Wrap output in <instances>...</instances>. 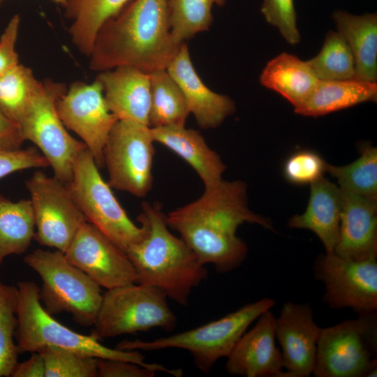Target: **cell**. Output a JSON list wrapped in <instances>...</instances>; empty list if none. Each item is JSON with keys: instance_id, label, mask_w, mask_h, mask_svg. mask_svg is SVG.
Listing matches in <instances>:
<instances>
[{"instance_id": "22", "label": "cell", "mask_w": 377, "mask_h": 377, "mask_svg": "<svg viewBox=\"0 0 377 377\" xmlns=\"http://www.w3.org/2000/svg\"><path fill=\"white\" fill-rule=\"evenodd\" d=\"M304 212L291 217L288 225L291 228L311 230L321 241L325 253H333L339 232L341 189L324 177L311 184Z\"/></svg>"}, {"instance_id": "21", "label": "cell", "mask_w": 377, "mask_h": 377, "mask_svg": "<svg viewBox=\"0 0 377 377\" xmlns=\"http://www.w3.org/2000/svg\"><path fill=\"white\" fill-rule=\"evenodd\" d=\"M150 133L154 142L175 152L195 170L205 189L214 187L223 180L226 166L198 131L185 126H168L150 128Z\"/></svg>"}, {"instance_id": "32", "label": "cell", "mask_w": 377, "mask_h": 377, "mask_svg": "<svg viewBox=\"0 0 377 377\" xmlns=\"http://www.w3.org/2000/svg\"><path fill=\"white\" fill-rule=\"evenodd\" d=\"M40 84L31 68L19 64L0 77V110L20 126Z\"/></svg>"}, {"instance_id": "3", "label": "cell", "mask_w": 377, "mask_h": 377, "mask_svg": "<svg viewBox=\"0 0 377 377\" xmlns=\"http://www.w3.org/2000/svg\"><path fill=\"white\" fill-rule=\"evenodd\" d=\"M138 221L145 229L143 237L125 251L138 283L156 287L168 297L186 305L192 290L207 276L205 265L180 237L172 235L159 203H142Z\"/></svg>"}, {"instance_id": "29", "label": "cell", "mask_w": 377, "mask_h": 377, "mask_svg": "<svg viewBox=\"0 0 377 377\" xmlns=\"http://www.w3.org/2000/svg\"><path fill=\"white\" fill-rule=\"evenodd\" d=\"M226 0H168L169 24L174 42L182 44L198 33L209 29L214 5Z\"/></svg>"}, {"instance_id": "27", "label": "cell", "mask_w": 377, "mask_h": 377, "mask_svg": "<svg viewBox=\"0 0 377 377\" xmlns=\"http://www.w3.org/2000/svg\"><path fill=\"white\" fill-rule=\"evenodd\" d=\"M35 220L29 199L13 202L0 193V265L12 254H23L34 239Z\"/></svg>"}, {"instance_id": "17", "label": "cell", "mask_w": 377, "mask_h": 377, "mask_svg": "<svg viewBox=\"0 0 377 377\" xmlns=\"http://www.w3.org/2000/svg\"><path fill=\"white\" fill-rule=\"evenodd\" d=\"M276 317L268 310L246 330L227 357L226 370L245 377H284L283 360L276 345Z\"/></svg>"}, {"instance_id": "15", "label": "cell", "mask_w": 377, "mask_h": 377, "mask_svg": "<svg viewBox=\"0 0 377 377\" xmlns=\"http://www.w3.org/2000/svg\"><path fill=\"white\" fill-rule=\"evenodd\" d=\"M64 254L70 263L107 290L138 283L136 271L126 253L88 221Z\"/></svg>"}, {"instance_id": "7", "label": "cell", "mask_w": 377, "mask_h": 377, "mask_svg": "<svg viewBox=\"0 0 377 377\" xmlns=\"http://www.w3.org/2000/svg\"><path fill=\"white\" fill-rule=\"evenodd\" d=\"M316 377L377 374V311L322 328L312 374Z\"/></svg>"}, {"instance_id": "18", "label": "cell", "mask_w": 377, "mask_h": 377, "mask_svg": "<svg viewBox=\"0 0 377 377\" xmlns=\"http://www.w3.org/2000/svg\"><path fill=\"white\" fill-rule=\"evenodd\" d=\"M166 70L181 89L192 114L202 128H214L236 110L234 101L206 86L195 69L186 43L182 44Z\"/></svg>"}, {"instance_id": "37", "label": "cell", "mask_w": 377, "mask_h": 377, "mask_svg": "<svg viewBox=\"0 0 377 377\" xmlns=\"http://www.w3.org/2000/svg\"><path fill=\"white\" fill-rule=\"evenodd\" d=\"M50 167L42 153L34 147L26 149H0V179L23 170Z\"/></svg>"}, {"instance_id": "33", "label": "cell", "mask_w": 377, "mask_h": 377, "mask_svg": "<svg viewBox=\"0 0 377 377\" xmlns=\"http://www.w3.org/2000/svg\"><path fill=\"white\" fill-rule=\"evenodd\" d=\"M17 287L0 282V377H9L20 353L14 341L18 325Z\"/></svg>"}, {"instance_id": "2", "label": "cell", "mask_w": 377, "mask_h": 377, "mask_svg": "<svg viewBox=\"0 0 377 377\" xmlns=\"http://www.w3.org/2000/svg\"><path fill=\"white\" fill-rule=\"evenodd\" d=\"M181 45L170 34L168 0H131L100 29L89 68L131 66L150 73L166 69Z\"/></svg>"}, {"instance_id": "42", "label": "cell", "mask_w": 377, "mask_h": 377, "mask_svg": "<svg viewBox=\"0 0 377 377\" xmlns=\"http://www.w3.org/2000/svg\"><path fill=\"white\" fill-rule=\"evenodd\" d=\"M4 0H0V6H1V3ZM50 1H52V2L58 5H60L62 7H64V6L65 5V0H50Z\"/></svg>"}, {"instance_id": "24", "label": "cell", "mask_w": 377, "mask_h": 377, "mask_svg": "<svg viewBox=\"0 0 377 377\" xmlns=\"http://www.w3.org/2000/svg\"><path fill=\"white\" fill-rule=\"evenodd\" d=\"M376 82L319 80L308 98L294 108L296 114L320 117L367 101H376Z\"/></svg>"}, {"instance_id": "41", "label": "cell", "mask_w": 377, "mask_h": 377, "mask_svg": "<svg viewBox=\"0 0 377 377\" xmlns=\"http://www.w3.org/2000/svg\"><path fill=\"white\" fill-rule=\"evenodd\" d=\"M11 376L13 377H44L45 364L41 355L38 352L26 361L16 364Z\"/></svg>"}, {"instance_id": "20", "label": "cell", "mask_w": 377, "mask_h": 377, "mask_svg": "<svg viewBox=\"0 0 377 377\" xmlns=\"http://www.w3.org/2000/svg\"><path fill=\"white\" fill-rule=\"evenodd\" d=\"M96 79L103 87L108 110L118 120L148 125L151 103L149 73L131 66L101 71Z\"/></svg>"}, {"instance_id": "23", "label": "cell", "mask_w": 377, "mask_h": 377, "mask_svg": "<svg viewBox=\"0 0 377 377\" xmlns=\"http://www.w3.org/2000/svg\"><path fill=\"white\" fill-rule=\"evenodd\" d=\"M337 32L343 37L354 57L355 79L377 80V14L354 15L341 10L332 14Z\"/></svg>"}, {"instance_id": "35", "label": "cell", "mask_w": 377, "mask_h": 377, "mask_svg": "<svg viewBox=\"0 0 377 377\" xmlns=\"http://www.w3.org/2000/svg\"><path fill=\"white\" fill-rule=\"evenodd\" d=\"M327 163L317 152L300 149L284 162L283 174L290 183L296 185L311 184L323 177Z\"/></svg>"}, {"instance_id": "31", "label": "cell", "mask_w": 377, "mask_h": 377, "mask_svg": "<svg viewBox=\"0 0 377 377\" xmlns=\"http://www.w3.org/2000/svg\"><path fill=\"white\" fill-rule=\"evenodd\" d=\"M306 62L319 80L355 79L353 55L337 31H327L320 52Z\"/></svg>"}, {"instance_id": "12", "label": "cell", "mask_w": 377, "mask_h": 377, "mask_svg": "<svg viewBox=\"0 0 377 377\" xmlns=\"http://www.w3.org/2000/svg\"><path fill=\"white\" fill-rule=\"evenodd\" d=\"M30 194L40 245L65 253L87 220L66 184L54 176L37 170L25 182Z\"/></svg>"}, {"instance_id": "36", "label": "cell", "mask_w": 377, "mask_h": 377, "mask_svg": "<svg viewBox=\"0 0 377 377\" xmlns=\"http://www.w3.org/2000/svg\"><path fill=\"white\" fill-rule=\"evenodd\" d=\"M260 11L267 22L275 27L288 43H300L294 0H263Z\"/></svg>"}, {"instance_id": "13", "label": "cell", "mask_w": 377, "mask_h": 377, "mask_svg": "<svg viewBox=\"0 0 377 377\" xmlns=\"http://www.w3.org/2000/svg\"><path fill=\"white\" fill-rule=\"evenodd\" d=\"M313 273L325 286L323 301L329 308L377 311V258L356 260L325 253L316 258Z\"/></svg>"}, {"instance_id": "26", "label": "cell", "mask_w": 377, "mask_h": 377, "mask_svg": "<svg viewBox=\"0 0 377 377\" xmlns=\"http://www.w3.org/2000/svg\"><path fill=\"white\" fill-rule=\"evenodd\" d=\"M131 0H65L64 16L71 20L72 43L89 57L102 27L118 15Z\"/></svg>"}, {"instance_id": "39", "label": "cell", "mask_w": 377, "mask_h": 377, "mask_svg": "<svg viewBox=\"0 0 377 377\" xmlns=\"http://www.w3.org/2000/svg\"><path fill=\"white\" fill-rule=\"evenodd\" d=\"M98 377H153L156 371L128 361L98 358Z\"/></svg>"}, {"instance_id": "11", "label": "cell", "mask_w": 377, "mask_h": 377, "mask_svg": "<svg viewBox=\"0 0 377 377\" xmlns=\"http://www.w3.org/2000/svg\"><path fill=\"white\" fill-rule=\"evenodd\" d=\"M150 128L131 120H117L103 148L104 166L112 188L136 197L152 188L155 149Z\"/></svg>"}, {"instance_id": "25", "label": "cell", "mask_w": 377, "mask_h": 377, "mask_svg": "<svg viewBox=\"0 0 377 377\" xmlns=\"http://www.w3.org/2000/svg\"><path fill=\"white\" fill-rule=\"evenodd\" d=\"M318 81L306 61L288 52L269 61L260 75L263 86L281 94L294 108L308 98Z\"/></svg>"}, {"instance_id": "6", "label": "cell", "mask_w": 377, "mask_h": 377, "mask_svg": "<svg viewBox=\"0 0 377 377\" xmlns=\"http://www.w3.org/2000/svg\"><path fill=\"white\" fill-rule=\"evenodd\" d=\"M24 262L41 279L40 300L48 313L67 312L80 325H94L103 300L101 286L64 253L38 249L25 256Z\"/></svg>"}, {"instance_id": "14", "label": "cell", "mask_w": 377, "mask_h": 377, "mask_svg": "<svg viewBox=\"0 0 377 377\" xmlns=\"http://www.w3.org/2000/svg\"><path fill=\"white\" fill-rule=\"evenodd\" d=\"M65 127L75 133L93 156L98 168L104 167L103 148L118 120L108 110L101 82L75 81L57 103Z\"/></svg>"}, {"instance_id": "16", "label": "cell", "mask_w": 377, "mask_h": 377, "mask_svg": "<svg viewBox=\"0 0 377 377\" xmlns=\"http://www.w3.org/2000/svg\"><path fill=\"white\" fill-rule=\"evenodd\" d=\"M321 330L309 303L288 302L283 305L275 318V336L281 348L284 377L313 374Z\"/></svg>"}, {"instance_id": "5", "label": "cell", "mask_w": 377, "mask_h": 377, "mask_svg": "<svg viewBox=\"0 0 377 377\" xmlns=\"http://www.w3.org/2000/svg\"><path fill=\"white\" fill-rule=\"evenodd\" d=\"M275 303L274 300L264 297L198 327L151 341L124 340L116 348L138 351L186 350L196 367L208 374L220 358L230 355L251 324L265 311L271 310Z\"/></svg>"}, {"instance_id": "40", "label": "cell", "mask_w": 377, "mask_h": 377, "mask_svg": "<svg viewBox=\"0 0 377 377\" xmlns=\"http://www.w3.org/2000/svg\"><path fill=\"white\" fill-rule=\"evenodd\" d=\"M24 141L20 126L0 110V149H20Z\"/></svg>"}, {"instance_id": "8", "label": "cell", "mask_w": 377, "mask_h": 377, "mask_svg": "<svg viewBox=\"0 0 377 377\" xmlns=\"http://www.w3.org/2000/svg\"><path fill=\"white\" fill-rule=\"evenodd\" d=\"M98 168L90 151L84 148L75 160L67 186L87 221L125 252L143 237L145 229L131 221Z\"/></svg>"}, {"instance_id": "4", "label": "cell", "mask_w": 377, "mask_h": 377, "mask_svg": "<svg viewBox=\"0 0 377 377\" xmlns=\"http://www.w3.org/2000/svg\"><path fill=\"white\" fill-rule=\"evenodd\" d=\"M17 289L18 325L15 339L20 353L37 352L44 346H56L97 358L125 360L156 371L170 373V369L161 364L146 362L138 350L108 348L93 334L77 333L58 322L42 306L40 288L35 283L22 281Z\"/></svg>"}, {"instance_id": "9", "label": "cell", "mask_w": 377, "mask_h": 377, "mask_svg": "<svg viewBox=\"0 0 377 377\" xmlns=\"http://www.w3.org/2000/svg\"><path fill=\"white\" fill-rule=\"evenodd\" d=\"M167 298L161 290L139 283L108 289L91 334L101 340L156 327L171 331L177 319Z\"/></svg>"}, {"instance_id": "30", "label": "cell", "mask_w": 377, "mask_h": 377, "mask_svg": "<svg viewBox=\"0 0 377 377\" xmlns=\"http://www.w3.org/2000/svg\"><path fill=\"white\" fill-rule=\"evenodd\" d=\"M326 172L337 179L341 189L377 200V149L369 144L360 148V156L350 164H327Z\"/></svg>"}, {"instance_id": "19", "label": "cell", "mask_w": 377, "mask_h": 377, "mask_svg": "<svg viewBox=\"0 0 377 377\" xmlns=\"http://www.w3.org/2000/svg\"><path fill=\"white\" fill-rule=\"evenodd\" d=\"M341 191L339 238L333 253L356 260L377 258V200Z\"/></svg>"}, {"instance_id": "34", "label": "cell", "mask_w": 377, "mask_h": 377, "mask_svg": "<svg viewBox=\"0 0 377 377\" xmlns=\"http://www.w3.org/2000/svg\"><path fill=\"white\" fill-rule=\"evenodd\" d=\"M45 377H96L98 358L67 348L44 346L38 351Z\"/></svg>"}, {"instance_id": "28", "label": "cell", "mask_w": 377, "mask_h": 377, "mask_svg": "<svg viewBox=\"0 0 377 377\" xmlns=\"http://www.w3.org/2000/svg\"><path fill=\"white\" fill-rule=\"evenodd\" d=\"M149 127L185 126L190 114L184 96L166 69L149 73Z\"/></svg>"}, {"instance_id": "1", "label": "cell", "mask_w": 377, "mask_h": 377, "mask_svg": "<svg viewBox=\"0 0 377 377\" xmlns=\"http://www.w3.org/2000/svg\"><path fill=\"white\" fill-rule=\"evenodd\" d=\"M166 222L202 264L214 265L220 273L234 270L246 258L247 246L236 234L240 225L247 222L274 230L269 219L249 208L246 186L239 180H222L205 189L198 199L169 212Z\"/></svg>"}, {"instance_id": "38", "label": "cell", "mask_w": 377, "mask_h": 377, "mask_svg": "<svg viewBox=\"0 0 377 377\" xmlns=\"http://www.w3.org/2000/svg\"><path fill=\"white\" fill-rule=\"evenodd\" d=\"M20 25V15H14L0 37V77L20 64L15 50Z\"/></svg>"}, {"instance_id": "10", "label": "cell", "mask_w": 377, "mask_h": 377, "mask_svg": "<svg viewBox=\"0 0 377 377\" xmlns=\"http://www.w3.org/2000/svg\"><path fill=\"white\" fill-rule=\"evenodd\" d=\"M66 89L63 83L50 80L40 82L20 128L24 140L37 147L47 160L54 176L67 185L72 179L77 156L87 147L68 133L58 114L57 103Z\"/></svg>"}]
</instances>
